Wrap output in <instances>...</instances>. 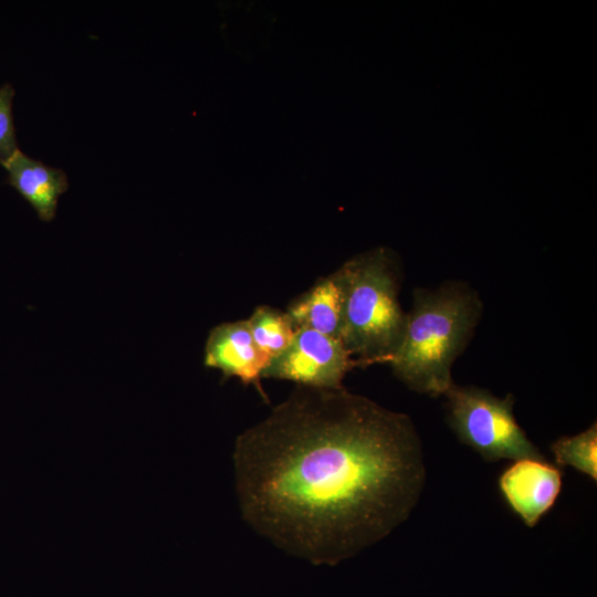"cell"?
<instances>
[{
	"mask_svg": "<svg viewBox=\"0 0 597 597\" xmlns=\"http://www.w3.org/2000/svg\"><path fill=\"white\" fill-rule=\"evenodd\" d=\"M243 519L281 549L335 565L408 519L425 488L409 416L344 387L298 386L234 446Z\"/></svg>",
	"mask_w": 597,
	"mask_h": 597,
	"instance_id": "cell-1",
	"label": "cell"
},
{
	"mask_svg": "<svg viewBox=\"0 0 597 597\" xmlns=\"http://www.w3.org/2000/svg\"><path fill=\"white\" fill-rule=\"evenodd\" d=\"M481 313L478 293L464 282L415 289L402 342L389 363L395 376L417 392L444 396L453 384V363L468 345Z\"/></svg>",
	"mask_w": 597,
	"mask_h": 597,
	"instance_id": "cell-2",
	"label": "cell"
},
{
	"mask_svg": "<svg viewBox=\"0 0 597 597\" xmlns=\"http://www.w3.org/2000/svg\"><path fill=\"white\" fill-rule=\"evenodd\" d=\"M343 266L347 290L341 342L359 366L389 364L402 342L407 323L398 298V259L389 249L376 248Z\"/></svg>",
	"mask_w": 597,
	"mask_h": 597,
	"instance_id": "cell-3",
	"label": "cell"
},
{
	"mask_svg": "<svg viewBox=\"0 0 597 597\" xmlns=\"http://www.w3.org/2000/svg\"><path fill=\"white\" fill-rule=\"evenodd\" d=\"M444 396L450 428L485 461L544 459L515 419L512 394L500 398L486 389L453 383Z\"/></svg>",
	"mask_w": 597,
	"mask_h": 597,
	"instance_id": "cell-4",
	"label": "cell"
},
{
	"mask_svg": "<svg viewBox=\"0 0 597 597\" xmlns=\"http://www.w3.org/2000/svg\"><path fill=\"white\" fill-rule=\"evenodd\" d=\"M359 363L341 339L298 328L290 345L266 367L263 378L285 379L298 386L337 389L345 375Z\"/></svg>",
	"mask_w": 597,
	"mask_h": 597,
	"instance_id": "cell-5",
	"label": "cell"
},
{
	"mask_svg": "<svg viewBox=\"0 0 597 597\" xmlns=\"http://www.w3.org/2000/svg\"><path fill=\"white\" fill-rule=\"evenodd\" d=\"M563 473L545 459H521L499 478V490L509 507L528 526L554 506L562 490Z\"/></svg>",
	"mask_w": 597,
	"mask_h": 597,
	"instance_id": "cell-6",
	"label": "cell"
},
{
	"mask_svg": "<svg viewBox=\"0 0 597 597\" xmlns=\"http://www.w3.org/2000/svg\"><path fill=\"white\" fill-rule=\"evenodd\" d=\"M271 360L254 343L247 320L214 326L206 341L205 366L254 385L264 399L261 378Z\"/></svg>",
	"mask_w": 597,
	"mask_h": 597,
	"instance_id": "cell-7",
	"label": "cell"
},
{
	"mask_svg": "<svg viewBox=\"0 0 597 597\" xmlns=\"http://www.w3.org/2000/svg\"><path fill=\"white\" fill-rule=\"evenodd\" d=\"M346 290L347 276L342 265L294 300L286 314L297 329L308 328L341 339Z\"/></svg>",
	"mask_w": 597,
	"mask_h": 597,
	"instance_id": "cell-8",
	"label": "cell"
},
{
	"mask_svg": "<svg viewBox=\"0 0 597 597\" xmlns=\"http://www.w3.org/2000/svg\"><path fill=\"white\" fill-rule=\"evenodd\" d=\"M8 172L7 182L35 210L40 220L54 219L59 198L69 188L66 174L36 160L18 149L1 164Z\"/></svg>",
	"mask_w": 597,
	"mask_h": 597,
	"instance_id": "cell-9",
	"label": "cell"
},
{
	"mask_svg": "<svg viewBox=\"0 0 597 597\" xmlns=\"http://www.w3.org/2000/svg\"><path fill=\"white\" fill-rule=\"evenodd\" d=\"M247 323L254 343L271 359L290 345L297 331L286 312L268 305L258 306Z\"/></svg>",
	"mask_w": 597,
	"mask_h": 597,
	"instance_id": "cell-10",
	"label": "cell"
},
{
	"mask_svg": "<svg viewBox=\"0 0 597 597\" xmlns=\"http://www.w3.org/2000/svg\"><path fill=\"white\" fill-rule=\"evenodd\" d=\"M554 461L559 467H572L589 479L597 480V425L575 436H564L551 444Z\"/></svg>",
	"mask_w": 597,
	"mask_h": 597,
	"instance_id": "cell-11",
	"label": "cell"
},
{
	"mask_svg": "<svg viewBox=\"0 0 597 597\" xmlns=\"http://www.w3.org/2000/svg\"><path fill=\"white\" fill-rule=\"evenodd\" d=\"M14 88L10 83L0 87V164L7 161L19 148L12 114Z\"/></svg>",
	"mask_w": 597,
	"mask_h": 597,
	"instance_id": "cell-12",
	"label": "cell"
}]
</instances>
